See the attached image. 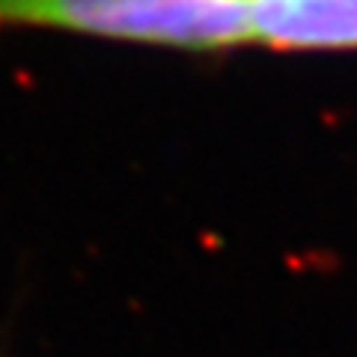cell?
I'll use <instances>...</instances> for the list:
<instances>
[{
	"label": "cell",
	"mask_w": 357,
	"mask_h": 357,
	"mask_svg": "<svg viewBox=\"0 0 357 357\" xmlns=\"http://www.w3.org/2000/svg\"><path fill=\"white\" fill-rule=\"evenodd\" d=\"M0 30H57L176 51L256 42L244 0H0Z\"/></svg>",
	"instance_id": "6da1fadb"
},
{
	"label": "cell",
	"mask_w": 357,
	"mask_h": 357,
	"mask_svg": "<svg viewBox=\"0 0 357 357\" xmlns=\"http://www.w3.org/2000/svg\"><path fill=\"white\" fill-rule=\"evenodd\" d=\"M253 39L280 51L357 48V0H244Z\"/></svg>",
	"instance_id": "7a4b0ae2"
}]
</instances>
